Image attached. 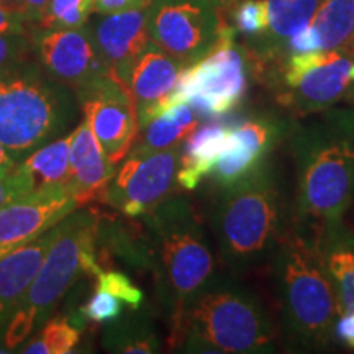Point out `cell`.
<instances>
[{
  "label": "cell",
  "mask_w": 354,
  "mask_h": 354,
  "mask_svg": "<svg viewBox=\"0 0 354 354\" xmlns=\"http://www.w3.org/2000/svg\"><path fill=\"white\" fill-rule=\"evenodd\" d=\"M295 167L292 221L310 240L354 205V109L299 117L289 130Z\"/></svg>",
  "instance_id": "1"
},
{
  "label": "cell",
  "mask_w": 354,
  "mask_h": 354,
  "mask_svg": "<svg viewBox=\"0 0 354 354\" xmlns=\"http://www.w3.org/2000/svg\"><path fill=\"white\" fill-rule=\"evenodd\" d=\"M290 221L292 207L271 161L223 187L212 214L221 259L238 272L271 259Z\"/></svg>",
  "instance_id": "2"
},
{
  "label": "cell",
  "mask_w": 354,
  "mask_h": 354,
  "mask_svg": "<svg viewBox=\"0 0 354 354\" xmlns=\"http://www.w3.org/2000/svg\"><path fill=\"white\" fill-rule=\"evenodd\" d=\"M271 261L287 343L299 351L328 349L339 307L313 241L290 221Z\"/></svg>",
  "instance_id": "3"
},
{
  "label": "cell",
  "mask_w": 354,
  "mask_h": 354,
  "mask_svg": "<svg viewBox=\"0 0 354 354\" xmlns=\"http://www.w3.org/2000/svg\"><path fill=\"white\" fill-rule=\"evenodd\" d=\"M154 251L162 299L172 325V346H179L184 313L215 276V258L196 212L185 197H167L145 215Z\"/></svg>",
  "instance_id": "4"
},
{
  "label": "cell",
  "mask_w": 354,
  "mask_h": 354,
  "mask_svg": "<svg viewBox=\"0 0 354 354\" xmlns=\"http://www.w3.org/2000/svg\"><path fill=\"white\" fill-rule=\"evenodd\" d=\"M179 346L185 353H274L277 330L256 294L214 276L185 310Z\"/></svg>",
  "instance_id": "5"
},
{
  "label": "cell",
  "mask_w": 354,
  "mask_h": 354,
  "mask_svg": "<svg viewBox=\"0 0 354 354\" xmlns=\"http://www.w3.org/2000/svg\"><path fill=\"white\" fill-rule=\"evenodd\" d=\"M76 94L37 64L0 69V143L21 162L77 120Z\"/></svg>",
  "instance_id": "6"
},
{
  "label": "cell",
  "mask_w": 354,
  "mask_h": 354,
  "mask_svg": "<svg viewBox=\"0 0 354 354\" xmlns=\"http://www.w3.org/2000/svg\"><path fill=\"white\" fill-rule=\"evenodd\" d=\"M254 64L253 53L236 43V32L225 21L215 46L183 71L174 91L141 118L140 128L183 102L212 117L233 112L245 99Z\"/></svg>",
  "instance_id": "7"
},
{
  "label": "cell",
  "mask_w": 354,
  "mask_h": 354,
  "mask_svg": "<svg viewBox=\"0 0 354 354\" xmlns=\"http://www.w3.org/2000/svg\"><path fill=\"white\" fill-rule=\"evenodd\" d=\"M354 87V53L320 50L287 55L277 63L276 99L297 117L346 100Z\"/></svg>",
  "instance_id": "8"
},
{
  "label": "cell",
  "mask_w": 354,
  "mask_h": 354,
  "mask_svg": "<svg viewBox=\"0 0 354 354\" xmlns=\"http://www.w3.org/2000/svg\"><path fill=\"white\" fill-rule=\"evenodd\" d=\"M99 216L97 210L86 209L77 214L73 212L57 223L55 241L48 250L32 286L19 304L38 313L39 325L46 320L57 300L84 274L82 253L86 248L95 245Z\"/></svg>",
  "instance_id": "9"
},
{
  "label": "cell",
  "mask_w": 354,
  "mask_h": 354,
  "mask_svg": "<svg viewBox=\"0 0 354 354\" xmlns=\"http://www.w3.org/2000/svg\"><path fill=\"white\" fill-rule=\"evenodd\" d=\"M146 10L151 41L185 68L215 46L225 24L214 0H153Z\"/></svg>",
  "instance_id": "10"
},
{
  "label": "cell",
  "mask_w": 354,
  "mask_h": 354,
  "mask_svg": "<svg viewBox=\"0 0 354 354\" xmlns=\"http://www.w3.org/2000/svg\"><path fill=\"white\" fill-rule=\"evenodd\" d=\"M180 146L162 151L128 153L105 189L104 203L128 218H138L165 202L177 183Z\"/></svg>",
  "instance_id": "11"
},
{
  "label": "cell",
  "mask_w": 354,
  "mask_h": 354,
  "mask_svg": "<svg viewBox=\"0 0 354 354\" xmlns=\"http://www.w3.org/2000/svg\"><path fill=\"white\" fill-rule=\"evenodd\" d=\"M92 133L112 165H120L140 133L135 97L120 79L105 73L76 92Z\"/></svg>",
  "instance_id": "12"
},
{
  "label": "cell",
  "mask_w": 354,
  "mask_h": 354,
  "mask_svg": "<svg viewBox=\"0 0 354 354\" xmlns=\"http://www.w3.org/2000/svg\"><path fill=\"white\" fill-rule=\"evenodd\" d=\"M77 207L69 185L33 190L0 207V259L56 227Z\"/></svg>",
  "instance_id": "13"
},
{
  "label": "cell",
  "mask_w": 354,
  "mask_h": 354,
  "mask_svg": "<svg viewBox=\"0 0 354 354\" xmlns=\"http://www.w3.org/2000/svg\"><path fill=\"white\" fill-rule=\"evenodd\" d=\"M35 46L43 69L74 94L102 74L109 73L97 56L87 26L39 30L35 37Z\"/></svg>",
  "instance_id": "14"
},
{
  "label": "cell",
  "mask_w": 354,
  "mask_h": 354,
  "mask_svg": "<svg viewBox=\"0 0 354 354\" xmlns=\"http://www.w3.org/2000/svg\"><path fill=\"white\" fill-rule=\"evenodd\" d=\"M284 135V123L271 115L253 117L232 128L228 143L212 171L221 187L240 183L268 161L279 138Z\"/></svg>",
  "instance_id": "15"
},
{
  "label": "cell",
  "mask_w": 354,
  "mask_h": 354,
  "mask_svg": "<svg viewBox=\"0 0 354 354\" xmlns=\"http://www.w3.org/2000/svg\"><path fill=\"white\" fill-rule=\"evenodd\" d=\"M97 56L112 76L128 81L130 69L148 43V10H128L102 15L87 28Z\"/></svg>",
  "instance_id": "16"
},
{
  "label": "cell",
  "mask_w": 354,
  "mask_h": 354,
  "mask_svg": "<svg viewBox=\"0 0 354 354\" xmlns=\"http://www.w3.org/2000/svg\"><path fill=\"white\" fill-rule=\"evenodd\" d=\"M69 189L79 207L88 202H104L105 189L117 166L109 161L86 118L74 130L71 143Z\"/></svg>",
  "instance_id": "17"
},
{
  "label": "cell",
  "mask_w": 354,
  "mask_h": 354,
  "mask_svg": "<svg viewBox=\"0 0 354 354\" xmlns=\"http://www.w3.org/2000/svg\"><path fill=\"white\" fill-rule=\"evenodd\" d=\"M184 69L185 66L179 59L159 48L156 43H148L133 63L127 81L128 88L135 97L138 122L174 91Z\"/></svg>",
  "instance_id": "18"
},
{
  "label": "cell",
  "mask_w": 354,
  "mask_h": 354,
  "mask_svg": "<svg viewBox=\"0 0 354 354\" xmlns=\"http://www.w3.org/2000/svg\"><path fill=\"white\" fill-rule=\"evenodd\" d=\"M323 0H264L268 8V28L263 37L250 44L256 63H274L284 59L286 44L290 37L313 20Z\"/></svg>",
  "instance_id": "19"
},
{
  "label": "cell",
  "mask_w": 354,
  "mask_h": 354,
  "mask_svg": "<svg viewBox=\"0 0 354 354\" xmlns=\"http://www.w3.org/2000/svg\"><path fill=\"white\" fill-rule=\"evenodd\" d=\"M56 234L57 225L0 259V312L8 320L32 286Z\"/></svg>",
  "instance_id": "20"
},
{
  "label": "cell",
  "mask_w": 354,
  "mask_h": 354,
  "mask_svg": "<svg viewBox=\"0 0 354 354\" xmlns=\"http://www.w3.org/2000/svg\"><path fill=\"white\" fill-rule=\"evenodd\" d=\"M323 268L333 284L339 315L354 310V230L346 221L326 227L313 240Z\"/></svg>",
  "instance_id": "21"
},
{
  "label": "cell",
  "mask_w": 354,
  "mask_h": 354,
  "mask_svg": "<svg viewBox=\"0 0 354 354\" xmlns=\"http://www.w3.org/2000/svg\"><path fill=\"white\" fill-rule=\"evenodd\" d=\"M232 128L223 125H205L196 128L180 146L177 185L184 190H196L197 185L212 174L228 143Z\"/></svg>",
  "instance_id": "22"
},
{
  "label": "cell",
  "mask_w": 354,
  "mask_h": 354,
  "mask_svg": "<svg viewBox=\"0 0 354 354\" xmlns=\"http://www.w3.org/2000/svg\"><path fill=\"white\" fill-rule=\"evenodd\" d=\"M74 131L50 141L19 162L17 172L30 192L38 189L69 185L71 143Z\"/></svg>",
  "instance_id": "23"
},
{
  "label": "cell",
  "mask_w": 354,
  "mask_h": 354,
  "mask_svg": "<svg viewBox=\"0 0 354 354\" xmlns=\"http://www.w3.org/2000/svg\"><path fill=\"white\" fill-rule=\"evenodd\" d=\"M198 127L194 109L189 104L172 105L153 118L148 125L140 128L135 145L130 151H162L177 148L187 140V136Z\"/></svg>",
  "instance_id": "24"
},
{
  "label": "cell",
  "mask_w": 354,
  "mask_h": 354,
  "mask_svg": "<svg viewBox=\"0 0 354 354\" xmlns=\"http://www.w3.org/2000/svg\"><path fill=\"white\" fill-rule=\"evenodd\" d=\"M310 26L320 38V50H342L354 38V0H323Z\"/></svg>",
  "instance_id": "25"
},
{
  "label": "cell",
  "mask_w": 354,
  "mask_h": 354,
  "mask_svg": "<svg viewBox=\"0 0 354 354\" xmlns=\"http://www.w3.org/2000/svg\"><path fill=\"white\" fill-rule=\"evenodd\" d=\"M104 346L110 353H143L151 354L161 351V343L153 325L143 317L127 318L113 322L105 331Z\"/></svg>",
  "instance_id": "26"
},
{
  "label": "cell",
  "mask_w": 354,
  "mask_h": 354,
  "mask_svg": "<svg viewBox=\"0 0 354 354\" xmlns=\"http://www.w3.org/2000/svg\"><path fill=\"white\" fill-rule=\"evenodd\" d=\"M81 339V328L69 317H56L26 344V354H68Z\"/></svg>",
  "instance_id": "27"
},
{
  "label": "cell",
  "mask_w": 354,
  "mask_h": 354,
  "mask_svg": "<svg viewBox=\"0 0 354 354\" xmlns=\"http://www.w3.org/2000/svg\"><path fill=\"white\" fill-rule=\"evenodd\" d=\"M94 12V0H50L37 26L39 30L81 28Z\"/></svg>",
  "instance_id": "28"
},
{
  "label": "cell",
  "mask_w": 354,
  "mask_h": 354,
  "mask_svg": "<svg viewBox=\"0 0 354 354\" xmlns=\"http://www.w3.org/2000/svg\"><path fill=\"white\" fill-rule=\"evenodd\" d=\"M230 20L236 35L248 38L250 44L254 43L268 28V8L264 0H241L230 10Z\"/></svg>",
  "instance_id": "29"
},
{
  "label": "cell",
  "mask_w": 354,
  "mask_h": 354,
  "mask_svg": "<svg viewBox=\"0 0 354 354\" xmlns=\"http://www.w3.org/2000/svg\"><path fill=\"white\" fill-rule=\"evenodd\" d=\"M122 315V300L107 290L95 289L94 295L77 310V315L69 317L79 328H82L86 322L94 323H113Z\"/></svg>",
  "instance_id": "30"
},
{
  "label": "cell",
  "mask_w": 354,
  "mask_h": 354,
  "mask_svg": "<svg viewBox=\"0 0 354 354\" xmlns=\"http://www.w3.org/2000/svg\"><path fill=\"white\" fill-rule=\"evenodd\" d=\"M95 289L107 290L120 299L131 310H138L143 304V292L131 282V279L120 271H102L95 277Z\"/></svg>",
  "instance_id": "31"
},
{
  "label": "cell",
  "mask_w": 354,
  "mask_h": 354,
  "mask_svg": "<svg viewBox=\"0 0 354 354\" xmlns=\"http://www.w3.org/2000/svg\"><path fill=\"white\" fill-rule=\"evenodd\" d=\"M37 326H39V320L38 313L33 308L19 305L13 310L6 331H3V343H6L8 351L19 348L25 339H28Z\"/></svg>",
  "instance_id": "32"
},
{
  "label": "cell",
  "mask_w": 354,
  "mask_h": 354,
  "mask_svg": "<svg viewBox=\"0 0 354 354\" xmlns=\"http://www.w3.org/2000/svg\"><path fill=\"white\" fill-rule=\"evenodd\" d=\"M32 43L25 38V35L0 33V69L24 63Z\"/></svg>",
  "instance_id": "33"
},
{
  "label": "cell",
  "mask_w": 354,
  "mask_h": 354,
  "mask_svg": "<svg viewBox=\"0 0 354 354\" xmlns=\"http://www.w3.org/2000/svg\"><path fill=\"white\" fill-rule=\"evenodd\" d=\"M153 0H94V12L100 15L128 10H146Z\"/></svg>",
  "instance_id": "34"
},
{
  "label": "cell",
  "mask_w": 354,
  "mask_h": 354,
  "mask_svg": "<svg viewBox=\"0 0 354 354\" xmlns=\"http://www.w3.org/2000/svg\"><path fill=\"white\" fill-rule=\"evenodd\" d=\"M26 194H30V190L24 183V179L19 176L17 169L10 176L0 177V207H3L6 203L15 201V198L21 196H26Z\"/></svg>",
  "instance_id": "35"
},
{
  "label": "cell",
  "mask_w": 354,
  "mask_h": 354,
  "mask_svg": "<svg viewBox=\"0 0 354 354\" xmlns=\"http://www.w3.org/2000/svg\"><path fill=\"white\" fill-rule=\"evenodd\" d=\"M26 21L21 10L0 6V33L6 35H25Z\"/></svg>",
  "instance_id": "36"
},
{
  "label": "cell",
  "mask_w": 354,
  "mask_h": 354,
  "mask_svg": "<svg viewBox=\"0 0 354 354\" xmlns=\"http://www.w3.org/2000/svg\"><path fill=\"white\" fill-rule=\"evenodd\" d=\"M335 336L348 348H354V310L338 317L335 323Z\"/></svg>",
  "instance_id": "37"
},
{
  "label": "cell",
  "mask_w": 354,
  "mask_h": 354,
  "mask_svg": "<svg viewBox=\"0 0 354 354\" xmlns=\"http://www.w3.org/2000/svg\"><path fill=\"white\" fill-rule=\"evenodd\" d=\"M50 0H24V6H21V13H24L26 24L37 25L39 19L43 17L44 10Z\"/></svg>",
  "instance_id": "38"
},
{
  "label": "cell",
  "mask_w": 354,
  "mask_h": 354,
  "mask_svg": "<svg viewBox=\"0 0 354 354\" xmlns=\"http://www.w3.org/2000/svg\"><path fill=\"white\" fill-rule=\"evenodd\" d=\"M17 166H19V161L15 158H12L10 153L0 143V177L10 176L17 169Z\"/></svg>",
  "instance_id": "39"
},
{
  "label": "cell",
  "mask_w": 354,
  "mask_h": 354,
  "mask_svg": "<svg viewBox=\"0 0 354 354\" xmlns=\"http://www.w3.org/2000/svg\"><path fill=\"white\" fill-rule=\"evenodd\" d=\"M215 6L218 7V10H232V8L236 6V3H240L241 0H214Z\"/></svg>",
  "instance_id": "40"
},
{
  "label": "cell",
  "mask_w": 354,
  "mask_h": 354,
  "mask_svg": "<svg viewBox=\"0 0 354 354\" xmlns=\"http://www.w3.org/2000/svg\"><path fill=\"white\" fill-rule=\"evenodd\" d=\"M0 6L19 8V10H21V6H24V0H0Z\"/></svg>",
  "instance_id": "41"
},
{
  "label": "cell",
  "mask_w": 354,
  "mask_h": 354,
  "mask_svg": "<svg viewBox=\"0 0 354 354\" xmlns=\"http://www.w3.org/2000/svg\"><path fill=\"white\" fill-rule=\"evenodd\" d=\"M346 102H349V105L354 109V87H353V91L349 92V95L346 97Z\"/></svg>",
  "instance_id": "42"
}]
</instances>
